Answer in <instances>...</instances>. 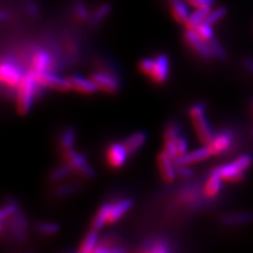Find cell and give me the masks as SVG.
<instances>
[{"label": "cell", "mask_w": 253, "mask_h": 253, "mask_svg": "<svg viewBox=\"0 0 253 253\" xmlns=\"http://www.w3.org/2000/svg\"><path fill=\"white\" fill-rule=\"evenodd\" d=\"M37 82L33 74L30 73L29 71L23 75L21 82L17 86V102H16V108L17 112L20 115H27L33 104V98L36 91Z\"/></svg>", "instance_id": "cell-1"}, {"label": "cell", "mask_w": 253, "mask_h": 253, "mask_svg": "<svg viewBox=\"0 0 253 253\" xmlns=\"http://www.w3.org/2000/svg\"><path fill=\"white\" fill-rule=\"evenodd\" d=\"M253 162V158L250 154H243L237 157L232 163H229L215 168L223 180L227 181H240L245 176L246 171Z\"/></svg>", "instance_id": "cell-2"}, {"label": "cell", "mask_w": 253, "mask_h": 253, "mask_svg": "<svg viewBox=\"0 0 253 253\" xmlns=\"http://www.w3.org/2000/svg\"><path fill=\"white\" fill-rule=\"evenodd\" d=\"M189 114L190 117H191V121L197 136H199V139L201 140L202 144L206 146L209 145L215 135L207 121V117H206L205 106L201 104V102L200 104H195L190 109Z\"/></svg>", "instance_id": "cell-3"}, {"label": "cell", "mask_w": 253, "mask_h": 253, "mask_svg": "<svg viewBox=\"0 0 253 253\" xmlns=\"http://www.w3.org/2000/svg\"><path fill=\"white\" fill-rule=\"evenodd\" d=\"M62 158L63 161L68 164L72 170L77 171L79 174H82L84 177L86 178H92L94 176V171L90 167V166L86 164L85 158L75 151L71 150H66V151H62Z\"/></svg>", "instance_id": "cell-4"}, {"label": "cell", "mask_w": 253, "mask_h": 253, "mask_svg": "<svg viewBox=\"0 0 253 253\" xmlns=\"http://www.w3.org/2000/svg\"><path fill=\"white\" fill-rule=\"evenodd\" d=\"M184 38L188 45L191 47L193 51H195L197 55H200L201 57L205 59H209L213 56L208 42L204 41L202 37H200V35L197 34L194 30L187 29L184 34Z\"/></svg>", "instance_id": "cell-5"}, {"label": "cell", "mask_w": 253, "mask_h": 253, "mask_svg": "<svg viewBox=\"0 0 253 253\" xmlns=\"http://www.w3.org/2000/svg\"><path fill=\"white\" fill-rule=\"evenodd\" d=\"M35 79L39 84V85L45 86V88H50L60 92H68L70 90H72L68 78H62L60 76L54 75L51 73L43 72L35 76Z\"/></svg>", "instance_id": "cell-6"}, {"label": "cell", "mask_w": 253, "mask_h": 253, "mask_svg": "<svg viewBox=\"0 0 253 253\" xmlns=\"http://www.w3.org/2000/svg\"><path fill=\"white\" fill-rule=\"evenodd\" d=\"M128 155L123 142H113L107 150V161L112 168L123 167Z\"/></svg>", "instance_id": "cell-7"}, {"label": "cell", "mask_w": 253, "mask_h": 253, "mask_svg": "<svg viewBox=\"0 0 253 253\" xmlns=\"http://www.w3.org/2000/svg\"><path fill=\"white\" fill-rule=\"evenodd\" d=\"M23 75L14 65L11 62L2 61L1 67H0V79L3 84L10 86H18L21 82Z\"/></svg>", "instance_id": "cell-8"}, {"label": "cell", "mask_w": 253, "mask_h": 253, "mask_svg": "<svg viewBox=\"0 0 253 253\" xmlns=\"http://www.w3.org/2000/svg\"><path fill=\"white\" fill-rule=\"evenodd\" d=\"M89 78L96 84L98 90H101L105 93L113 94L120 89V84L112 75H108L106 73H93Z\"/></svg>", "instance_id": "cell-9"}, {"label": "cell", "mask_w": 253, "mask_h": 253, "mask_svg": "<svg viewBox=\"0 0 253 253\" xmlns=\"http://www.w3.org/2000/svg\"><path fill=\"white\" fill-rule=\"evenodd\" d=\"M211 155L212 153L210 151L209 147L205 146L203 148L194 150L192 152L177 156L175 160H173V163L175 166H189L194 163H199V162L207 160V158H209Z\"/></svg>", "instance_id": "cell-10"}, {"label": "cell", "mask_w": 253, "mask_h": 253, "mask_svg": "<svg viewBox=\"0 0 253 253\" xmlns=\"http://www.w3.org/2000/svg\"><path fill=\"white\" fill-rule=\"evenodd\" d=\"M157 166L160 169V173L162 178L166 183H172L176 177V170L175 165L173 163V160L166 154L164 151L160 152L157 155Z\"/></svg>", "instance_id": "cell-11"}, {"label": "cell", "mask_w": 253, "mask_h": 253, "mask_svg": "<svg viewBox=\"0 0 253 253\" xmlns=\"http://www.w3.org/2000/svg\"><path fill=\"white\" fill-rule=\"evenodd\" d=\"M169 73V58L167 55L160 54L154 59V67L151 74V79L156 84H163L168 78Z\"/></svg>", "instance_id": "cell-12"}, {"label": "cell", "mask_w": 253, "mask_h": 253, "mask_svg": "<svg viewBox=\"0 0 253 253\" xmlns=\"http://www.w3.org/2000/svg\"><path fill=\"white\" fill-rule=\"evenodd\" d=\"M50 63V55L43 50H37L31 59V67L29 72L33 74V76L35 77L43 72H46V69L49 68Z\"/></svg>", "instance_id": "cell-13"}, {"label": "cell", "mask_w": 253, "mask_h": 253, "mask_svg": "<svg viewBox=\"0 0 253 253\" xmlns=\"http://www.w3.org/2000/svg\"><path fill=\"white\" fill-rule=\"evenodd\" d=\"M68 79L70 82L71 88L78 93L90 95L98 91L96 84H95L90 78L86 79L84 77H82L81 75H71L68 77Z\"/></svg>", "instance_id": "cell-14"}, {"label": "cell", "mask_w": 253, "mask_h": 253, "mask_svg": "<svg viewBox=\"0 0 253 253\" xmlns=\"http://www.w3.org/2000/svg\"><path fill=\"white\" fill-rule=\"evenodd\" d=\"M233 135L230 131H223L217 135L214 136L209 145H207L210 149L212 155L223 153L231 146Z\"/></svg>", "instance_id": "cell-15"}, {"label": "cell", "mask_w": 253, "mask_h": 253, "mask_svg": "<svg viewBox=\"0 0 253 253\" xmlns=\"http://www.w3.org/2000/svg\"><path fill=\"white\" fill-rule=\"evenodd\" d=\"M146 140H147V133L144 131H138L126 137L124 140L123 144L128 154H134L145 145Z\"/></svg>", "instance_id": "cell-16"}, {"label": "cell", "mask_w": 253, "mask_h": 253, "mask_svg": "<svg viewBox=\"0 0 253 253\" xmlns=\"http://www.w3.org/2000/svg\"><path fill=\"white\" fill-rule=\"evenodd\" d=\"M133 206L132 200H124L121 202H117L115 205L111 206V209L109 212V217H108V223L113 224L115 221L120 220L126 212H128L131 207Z\"/></svg>", "instance_id": "cell-17"}, {"label": "cell", "mask_w": 253, "mask_h": 253, "mask_svg": "<svg viewBox=\"0 0 253 253\" xmlns=\"http://www.w3.org/2000/svg\"><path fill=\"white\" fill-rule=\"evenodd\" d=\"M221 180H223V178L220 177L216 169L213 170L207 181H206V185L204 188L205 195L207 197H211V199L216 196L221 189Z\"/></svg>", "instance_id": "cell-18"}, {"label": "cell", "mask_w": 253, "mask_h": 253, "mask_svg": "<svg viewBox=\"0 0 253 253\" xmlns=\"http://www.w3.org/2000/svg\"><path fill=\"white\" fill-rule=\"evenodd\" d=\"M221 224L225 226H235L249 224L253 221L252 212H242V213H232V214H226L220 218Z\"/></svg>", "instance_id": "cell-19"}, {"label": "cell", "mask_w": 253, "mask_h": 253, "mask_svg": "<svg viewBox=\"0 0 253 253\" xmlns=\"http://www.w3.org/2000/svg\"><path fill=\"white\" fill-rule=\"evenodd\" d=\"M211 9L212 7H208V6L197 7L194 12L190 13L187 21L185 22L186 29L194 30L197 26L200 25V23L205 21L206 17H207L208 14L211 12Z\"/></svg>", "instance_id": "cell-20"}, {"label": "cell", "mask_w": 253, "mask_h": 253, "mask_svg": "<svg viewBox=\"0 0 253 253\" xmlns=\"http://www.w3.org/2000/svg\"><path fill=\"white\" fill-rule=\"evenodd\" d=\"M171 7H172V15L174 19H175L178 23L185 25V22L187 21L190 15L188 5L186 4L185 0H178V1L171 3Z\"/></svg>", "instance_id": "cell-21"}, {"label": "cell", "mask_w": 253, "mask_h": 253, "mask_svg": "<svg viewBox=\"0 0 253 253\" xmlns=\"http://www.w3.org/2000/svg\"><path fill=\"white\" fill-rule=\"evenodd\" d=\"M110 209H111V205L109 203H106V204L100 206L97 213L95 214V216L93 218L92 229H94V230H96V231H99L100 229L108 223Z\"/></svg>", "instance_id": "cell-22"}, {"label": "cell", "mask_w": 253, "mask_h": 253, "mask_svg": "<svg viewBox=\"0 0 253 253\" xmlns=\"http://www.w3.org/2000/svg\"><path fill=\"white\" fill-rule=\"evenodd\" d=\"M97 232L98 231L92 229V230H90L88 233H86V235L84 236V239L81 244V247H79V252L89 253L94 251V249L96 248L97 239H98Z\"/></svg>", "instance_id": "cell-23"}, {"label": "cell", "mask_w": 253, "mask_h": 253, "mask_svg": "<svg viewBox=\"0 0 253 253\" xmlns=\"http://www.w3.org/2000/svg\"><path fill=\"white\" fill-rule=\"evenodd\" d=\"M111 10L112 9H111V5L109 3H102L101 5H99L90 17L91 26H98L99 23L110 14Z\"/></svg>", "instance_id": "cell-24"}, {"label": "cell", "mask_w": 253, "mask_h": 253, "mask_svg": "<svg viewBox=\"0 0 253 253\" xmlns=\"http://www.w3.org/2000/svg\"><path fill=\"white\" fill-rule=\"evenodd\" d=\"M25 229H26V223L23 216L18 215L17 217H14V220L11 224V231L18 241H22L25 239Z\"/></svg>", "instance_id": "cell-25"}, {"label": "cell", "mask_w": 253, "mask_h": 253, "mask_svg": "<svg viewBox=\"0 0 253 253\" xmlns=\"http://www.w3.org/2000/svg\"><path fill=\"white\" fill-rule=\"evenodd\" d=\"M74 140H75L74 130L72 128H67L61 133V136H60V148L62 151L72 149Z\"/></svg>", "instance_id": "cell-26"}, {"label": "cell", "mask_w": 253, "mask_h": 253, "mask_svg": "<svg viewBox=\"0 0 253 253\" xmlns=\"http://www.w3.org/2000/svg\"><path fill=\"white\" fill-rule=\"evenodd\" d=\"M194 31L200 35V37H202L204 41L207 42L211 41L212 38H214V31H213L212 26L206 21L200 23V25L194 29Z\"/></svg>", "instance_id": "cell-27"}, {"label": "cell", "mask_w": 253, "mask_h": 253, "mask_svg": "<svg viewBox=\"0 0 253 253\" xmlns=\"http://www.w3.org/2000/svg\"><path fill=\"white\" fill-rule=\"evenodd\" d=\"M73 12L75 17L79 21H84L86 19H90V15H89V10L84 2L81 1V0H77V1L74 2L73 4Z\"/></svg>", "instance_id": "cell-28"}, {"label": "cell", "mask_w": 253, "mask_h": 253, "mask_svg": "<svg viewBox=\"0 0 253 253\" xmlns=\"http://www.w3.org/2000/svg\"><path fill=\"white\" fill-rule=\"evenodd\" d=\"M227 13L228 11L225 6H219L215 10H211V12L208 14L207 17H206L205 21L208 22L209 25L213 26L215 25V23H217L219 20L223 19L227 15Z\"/></svg>", "instance_id": "cell-29"}, {"label": "cell", "mask_w": 253, "mask_h": 253, "mask_svg": "<svg viewBox=\"0 0 253 253\" xmlns=\"http://www.w3.org/2000/svg\"><path fill=\"white\" fill-rule=\"evenodd\" d=\"M208 44L210 46V49L212 51L213 56L217 57L218 59H225L227 57V54L226 51L223 46L220 45V43L216 41V38H212L211 41L208 42Z\"/></svg>", "instance_id": "cell-30"}, {"label": "cell", "mask_w": 253, "mask_h": 253, "mask_svg": "<svg viewBox=\"0 0 253 253\" xmlns=\"http://www.w3.org/2000/svg\"><path fill=\"white\" fill-rule=\"evenodd\" d=\"M180 136V131L176 124H170L164 131V141L173 140L175 141Z\"/></svg>", "instance_id": "cell-31"}, {"label": "cell", "mask_w": 253, "mask_h": 253, "mask_svg": "<svg viewBox=\"0 0 253 253\" xmlns=\"http://www.w3.org/2000/svg\"><path fill=\"white\" fill-rule=\"evenodd\" d=\"M37 230L43 235H52L59 231V226L54 223H41L37 226Z\"/></svg>", "instance_id": "cell-32"}, {"label": "cell", "mask_w": 253, "mask_h": 253, "mask_svg": "<svg viewBox=\"0 0 253 253\" xmlns=\"http://www.w3.org/2000/svg\"><path fill=\"white\" fill-rule=\"evenodd\" d=\"M71 171H72V168H71L68 164H66L65 166H62V167H60L56 170H54L51 173L50 178L53 181H58V180L62 179L63 177H66Z\"/></svg>", "instance_id": "cell-33"}, {"label": "cell", "mask_w": 253, "mask_h": 253, "mask_svg": "<svg viewBox=\"0 0 253 253\" xmlns=\"http://www.w3.org/2000/svg\"><path fill=\"white\" fill-rule=\"evenodd\" d=\"M153 67H154V59H151V58L141 59L138 62V68L140 70V72L148 75V76H151Z\"/></svg>", "instance_id": "cell-34"}, {"label": "cell", "mask_w": 253, "mask_h": 253, "mask_svg": "<svg viewBox=\"0 0 253 253\" xmlns=\"http://www.w3.org/2000/svg\"><path fill=\"white\" fill-rule=\"evenodd\" d=\"M17 213V206L15 203H10L5 205L4 207L0 211V220L4 221L6 217H11Z\"/></svg>", "instance_id": "cell-35"}, {"label": "cell", "mask_w": 253, "mask_h": 253, "mask_svg": "<svg viewBox=\"0 0 253 253\" xmlns=\"http://www.w3.org/2000/svg\"><path fill=\"white\" fill-rule=\"evenodd\" d=\"M164 152L167 154L171 158V160H175V158L177 157L175 141H173V140H165Z\"/></svg>", "instance_id": "cell-36"}, {"label": "cell", "mask_w": 253, "mask_h": 253, "mask_svg": "<svg viewBox=\"0 0 253 253\" xmlns=\"http://www.w3.org/2000/svg\"><path fill=\"white\" fill-rule=\"evenodd\" d=\"M176 175L181 178H190L193 175V170L190 169L188 166H175Z\"/></svg>", "instance_id": "cell-37"}, {"label": "cell", "mask_w": 253, "mask_h": 253, "mask_svg": "<svg viewBox=\"0 0 253 253\" xmlns=\"http://www.w3.org/2000/svg\"><path fill=\"white\" fill-rule=\"evenodd\" d=\"M146 251H149V252H168L169 248L167 246V244H166L165 242L156 241V242H153L151 244V247L147 249Z\"/></svg>", "instance_id": "cell-38"}, {"label": "cell", "mask_w": 253, "mask_h": 253, "mask_svg": "<svg viewBox=\"0 0 253 253\" xmlns=\"http://www.w3.org/2000/svg\"><path fill=\"white\" fill-rule=\"evenodd\" d=\"M187 2L197 9V7H212L213 5L215 4V0H187Z\"/></svg>", "instance_id": "cell-39"}, {"label": "cell", "mask_w": 253, "mask_h": 253, "mask_svg": "<svg viewBox=\"0 0 253 253\" xmlns=\"http://www.w3.org/2000/svg\"><path fill=\"white\" fill-rule=\"evenodd\" d=\"M175 147H176V151H177V156L186 154L187 153V148H188L186 138L180 135L175 140Z\"/></svg>", "instance_id": "cell-40"}, {"label": "cell", "mask_w": 253, "mask_h": 253, "mask_svg": "<svg viewBox=\"0 0 253 253\" xmlns=\"http://www.w3.org/2000/svg\"><path fill=\"white\" fill-rule=\"evenodd\" d=\"M26 7H27V11L31 17H33V18L37 17L39 14V10H38V6L34 3V1L29 0V1H27V3H26Z\"/></svg>", "instance_id": "cell-41"}, {"label": "cell", "mask_w": 253, "mask_h": 253, "mask_svg": "<svg viewBox=\"0 0 253 253\" xmlns=\"http://www.w3.org/2000/svg\"><path fill=\"white\" fill-rule=\"evenodd\" d=\"M77 190V187L75 185H68V186H63L60 187L57 190V193L61 194V195H67L68 193H73Z\"/></svg>", "instance_id": "cell-42"}, {"label": "cell", "mask_w": 253, "mask_h": 253, "mask_svg": "<svg viewBox=\"0 0 253 253\" xmlns=\"http://www.w3.org/2000/svg\"><path fill=\"white\" fill-rule=\"evenodd\" d=\"M243 65L248 70L251 74H253V59L252 58H245L243 60Z\"/></svg>", "instance_id": "cell-43"}, {"label": "cell", "mask_w": 253, "mask_h": 253, "mask_svg": "<svg viewBox=\"0 0 253 253\" xmlns=\"http://www.w3.org/2000/svg\"><path fill=\"white\" fill-rule=\"evenodd\" d=\"M252 105H253V100H252Z\"/></svg>", "instance_id": "cell-44"}]
</instances>
